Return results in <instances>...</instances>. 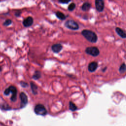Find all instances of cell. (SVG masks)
I'll use <instances>...</instances> for the list:
<instances>
[{
  "label": "cell",
  "instance_id": "obj_1",
  "mask_svg": "<svg viewBox=\"0 0 126 126\" xmlns=\"http://www.w3.org/2000/svg\"><path fill=\"white\" fill-rule=\"evenodd\" d=\"M81 34L87 40L91 42L95 43L97 41L98 36L96 33L92 31L84 30L82 31Z\"/></svg>",
  "mask_w": 126,
  "mask_h": 126
},
{
  "label": "cell",
  "instance_id": "obj_23",
  "mask_svg": "<svg viewBox=\"0 0 126 126\" xmlns=\"http://www.w3.org/2000/svg\"><path fill=\"white\" fill-rule=\"evenodd\" d=\"M1 71H2V68L1 67H0V72H1Z\"/></svg>",
  "mask_w": 126,
  "mask_h": 126
},
{
  "label": "cell",
  "instance_id": "obj_7",
  "mask_svg": "<svg viewBox=\"0 0 126 126\" xmlns=\"http://www.w3.org/2000/svg\"><path fill=\"white\" fill-rule=\"evenodd\" d=\"M20 98L21 99V107L23 108L28 103L27 96L24 92H21L20 94Z\"/></svg>",
  "mask_w": 126,
  "mask_h": 126
},
{
  "label": "cell",
  "instance_id": "obj_19",
  "mask_svg": "<svg viewBox=\"0 0 126 126\" xmlns=\"http://www.w3.org/2000/svg\"><path fill=\"white\" fill-rule=\"evenodd\" d=\"M11 23H12V21L10 19H8L4 22V25L7 26H9V25H10Z\"/></svg>",
  "mask_w": 126,
  "mask_h": 126
},
{
  "label": "cell",
  "instance_id": "obj_22",
  "mask_svg": "<svg viewBox=\"0 0 126 126\" xmlns=\"http://www.w3.org/2000/svg\"><path fill=\"white\" fill-rule=\"evenodd\" d=\"M20 14H21L20 12H17L16 14H15V15L16 16H19L20 15Z\"/></svg>",
  "mask_w": 126,
  "mask_h": 126
},
{
  "label": "cell",
  "instance_id": "obj_5",
  "mask_svg": "<svg viewBox=\"0 0 126 126\" xmlns=\"http://www.w3.org/2000/svg\"><path fill=\"white\" fill-rule=\"evenodd\" d=\"M85 52L87 54L94 57H96L98 56L99 54V50L96 47H87L85 50Z\"/></svg>",
  "mask_w": 126,
  "mask_h": 126
},
{
  "label": "cell",
  "instance_id": "obj_11",
  "mask_svg": "<svg viewBox=\"0 0 126 126\" xmlns=\"http://www.w3.org/2000/svg\"><path fill=\"white\" fill-rule=\"evenodd\" d=\"M116 33H117V34L120 36H121L122 38L125 39L126 37V34L125 32L123 30L121 29V28L117 27L116 28Z\"/></svg>",
  "mask_w": 126,
  "mask_h": 126
},
{
  "label": "cell",
  "instance_id": "obj_3",
  "mask_svg": "<svg viewBox=\"0 0 126 126\" xmlns=\"http://www.w3.org/2000/svg\"><path fill=\"white\" fill-rule=\"evenodd\" d=\"M35 112L37 115L45 116L47 114V111L45 106L41 104H37L35 108Z\"/></svg>",
  "mask_w": 126,
  "mask_h": 126
},
{
  "label": "cell",
  "instance_id": "obj_13",
  "mask_svg": "<svg viewBox=\"0 0 126 126\" xmlns=\"http://www.w3.org/2000/svg\"><path fill=\"white\" fill-rule=\"evenodd\" d=\"M56 16L59 19H60L62 20H65L66 19V15L64 14H63L62 12H60V11H57L56 13Z\"/></svg>",
  "mask_w": 126,
  "mask_h": 126
},
{
  "label": "cell",
  "instance_id": "obj_9",
  "mask_svg": "<svg viewBox=\"0 0 126 126\" xmlns=\"http://www.w3.org/2000/svg\"><path fill=\"white\" fill-rule=\"evenodd\" d=\"M62 48H63V46L60 43L55 44V45H53L52 46V51L56 53L60 52L61 51Z\"/></svg>",
  "mask_w": 126,
  "mask_h": 126
},
{
  "label": "cell",
  "instance_id": "obj_2",
  "mask_svg": "<svg viewBox=\"0 0 126 126\" xmlns=\"http://www.w3.org/2000/svg\"><path fill=\"white\" fill-rule=\"evenodd\" d=\"M10 93H12V96L11 98V101L15 102L17 99V90L16 88L14 86H10L7 89H6L4 92V94L6 96L9 95Z\"/></svg>",
  "mask_w": 126,
  "mask_h": 126
},
{
  "label": "cell",
  "instance_id": "obj_15",
  "mask_svg": "<svg viewBox=\"0 0 126 126\" xmlns=\"http://www.w3.org/2000/svg\"><path fill=\"white\" fill-rule=\"evenodd\" d=\"M77 106L73 103L70 102V109L72 111H75L77 109Z\"/></svg>",
  "mask_w": 126,
  "mask_h": 126
},
{
  "label": "cell",
  "instance_id": "obj_18",
  "mask_svg": "<svg viewBox=\"0 0 126 126\" xmlns=\"http://www.w3.org/2000/svg\"><path fill=\"white\" fill-rule=\"evenodd\" d=\"M75 7H76V5H75L74 3H72L71 4L69 5L68 7V9L69 11H73L75 9Z\"/></svg>",
  "mask_w": 126,
  "mask_h": 126
},
{
  "label": "cell",
  "instance_id": "obj_16",
  "mask_svg": "<svg viewBox=\"0 0 126 126\" xmlns=\"http://www.w3.org/2000/svg\"><path fill=\"white\" fill-rule=\"evenodd\" d=\"M41 76V73L39 71H36L35 72L34 75H33V78L35 79V80H36V79H38L39 78H40Z\"/></svg>",
  "mask_w": 126,
  "mask_h": 126
},
{
  "label": "cell",
  "instance_id": "obj_21",
  "mask_svg": "<svg viewBox=\"0 0 126 126\" xmlns=\"http://www.w3.org/2000/svg\"><path fill=\"white\" fill-rule=\"evenodd\" d=\"M21 85L22 87H26L28 86V84L27 83L24 82H21Z\"/></svg>",
  "mask_w": 126,
  "mask_h": 126
},
{
  "label": "cell",
  "instance_id": "obj_10",
  "mask_svg": "<svg viewBox=\"0 0 126 126\" xmlns=\"http://www.w3.org/2000/svg\"><path fill=\"white\" fill-rule=\"evenodd\" d=\"M98 68V64L96 62H93L90 63L88 66V70L90 72H94Z\"/></svg>",
  "mask_w": 126,
  "mask_h": 126
},
{
  "label": "cell",
  "instance_id": "obj_14",
  "mask_svg": "<svg viewBox=\"0 0 126 126\" xmlns=\"http://www.w3.org/2000/svg\"><path fill=\"white\" fill-rule=\"evenodd\" d=\"M31 84V89L33 93L34 94H37V87L33 82H31L30 83Z\"/></svg>",
  "mask_w": 126,
  "mask_h": 126
},
{
  "label": "cell",
  "instance_id": "obj_6",
  "mask_svg": "<svg viewBox=\"0 0 126 126\" xmlns=\"http://www.w3.org/2000/svg\"><path fill=\"white\" fill-rule=\"evenodd\" d=\"M95 5L96 9L98 11H103L104 7V0H95Z\"/></svg>",
  "mask_w": 126,
  "mask_h": 126
},
{
  "label": "cell",
  "instance_id": "obj_8",
  "mask_svg": "<svg viewBox=\"0 0 126 126\" xmlns=\"http://www.w3.org/2000/svg\"><path fill=\"white\" fill-rule=\"evenodd\" d=\"M33 18L32 17H28L23 22V24L25 27H29L33 24Z\"/></svg>",
  "mask_w": 126,
  "mask_h": 126
},
{
  "label": "cell",
  "instance_id": "obj_20",
  "mask_svg": "<svg viewBox=\"0 0 126 126\" xmlns=\"http://www.w3.org/2000/svg\"><path fill=\"white\" fill-rule=\"evenodd\" d=\"M71 1V0H59V1L60 3L63 4H68Z\"/></svg>",
  "mask_w": 126,
  "mask_h": 126
},
{
  "label": "cell",
  "instance_id": "obj_17",
  "mask_svg": "<svg viewBox=\"0 0 126 126\" xmlns=\"http://www.w3.org/2000/svg\"><path fill=\"white\" fill-rule=\"evenodd\" d=\"M126 65L125 63H123L119 68V72L121 73H124L126 72Z\"/></svg>",
  "mask_w": 126,
  "mask_h": 126
},
{
  "label": "cell",
  "instance_id": "obj_12",
  "mask_svg": "<svg viewBox=\"0 0 126 126\" xmlns=\"http://www.w3.org/2000/svg\"><path fill=\"white\" fill-rule=\"evenodd\" d=\"M91 5L89 3L86 2L84 3L82 6V9L84 11H86L90 9L91 8Z\"/></svg>",
  "mask_w": 126,
  "mask_h": 126
},
{
  "label": "cell",
  "instance_id": "obj_4",
  "mask_svg": "<svg viewBox=\"0 0 126 126\" xmlns=\"http://www.w3.org/2000/svg\"><path fill=\"white\" fill-rule=\"evenodd\" d=\"M65 26L68 29L72 30H77L79 27L78 24L72 20H68L65 24Z\"/></svg>",
  "mask_w": 126,
  "mask_h": 126
}]
</instances>
